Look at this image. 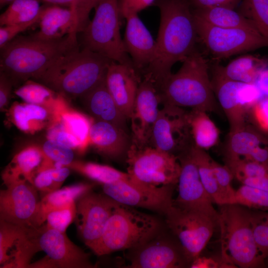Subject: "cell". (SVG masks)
I'll return each mask as SVG.
<instances>
[{
    "label": "cell",
    "mask_w": 268,
    "mask_h": 268,
    "mask_svg": "<svg viewBox=\"0 0 268 268\" xmlns=\"http://www.w3.org/2000/svg\"><path fill=\"white\" fill-rule=\"evenodd\" d=\"M160 21L154 60L145 69V77L158 89L171 72L172 66L196 50L198 40L196 23L185 0H159Z\"/></svg>",
    "instance_id": "6da1fadb"
},
{
    "label": "cell",
    "mask_w": 268,
    "mask_h": 268,
    "mask_svg": "<svg viewBox=\"0 0 268 268\" xmlns=\"http://www.w3.org/2000/svg\"><path fill=\"white\" fill-rule=\"evenodd\" d=\"M77 32L53 40L32 35L16 36L0 48V71L14 85L32 79L37 81L61 58L79 48Z\"/></svg>",
    "instance_id": "7a4b0ae2"
},
{
    "label": "cell",
    "mask_w": 268,
    "mask_h": 268,
    "mask_svg": "<svg viewBox=\"0 0 268 268\" xmlns=\"http://www.w3.org/2000/svg\"><path fill=\"white\" fill-rule=\"evenodd\" d=\"M182 63L179 70L170 74L157 89L162 103L219 113L205 57L196 50Z\"/></svg>",
    "instance_id": "3957f363"
},
{
    "label": "cell",
    "mask_w": 268,
    "mask_h": 268,
    "mask_svg": "<svg viewBox=\"0 0 268 268\" xmlns=\"http://www.w3.org/2000/svg\"><path fill=\"white\" fill-rule=\"evenodd\" d=\"M109 59L87 49L73 50L58 60L36 81L65 97H80L106 77Z\"/></svg>",
    "instance_id": "277c9868"
},
{
    "label": "cell",
    "mask_w": 268,
    "mask_h": 268,
    "mask_svg": "<svg viewBox=\"0 0 268 268\" xmlns=\"http://www.w3.org/2000/svg\"><path fill=\"white\" fill-rule=\"evenodd\" d=\"M219 206L218 225L223 266L242 268L264 266L265 260L259 252L254 236L251 211L238 204Z\"/></svg>",
    "instance_id": "5b68a950"
},
{
    "label": "cell",
    "mask_w": 268,
    "mask_h": 268,
    "mask_svg": "<svg viewBox=\"0 0 268 268\" xmlns=\"http://www.w3.org/2000/svg\"><path fill=\"white\" fill-rule=\"evenodd\" d=\"M160 229V223L154 217L118 202L92 251L103 256L129 250L156 237Z\"/></svg>",
    "instance_id": "8992f818"
},
{
    "label": "cell",
    "mask_w": 268,
    "mask_h": 268,
    "mask_svg": "<svg viewBox=\"0 0 268 268\" xmlns=\"http://www.w3.org/2000/svg\"><path fill=\"white\" fill-rule=\"evenodd\" d=\"M82 33L83 48L117 63L134 67L120 31L119 0H99Z\"/></svg>",
    "instance_id": "52a82bcc"
},
{
    "label": "cell",
    "mask_w": 268,
    "mask_h": 268,
    "mask_svg": "<svg viewBox=\"0 0 268 268\" xmlns=\"http://www.w3.org/2000/svg\"><path fill=\"white\" fill-rule=\"evenodd\" d=\"M126 162L127 173L140 184L160 187L178 183L181 166L178 156L174 154L132 143Z\"/></svg>",
    "instance_id": "ba28073f"
},
{
    "label": "cell",
    "mask_w": 268,
    "mask_h": 268,
    "mask_svg": "<svg viewBox=\"0 0 268 268\" xmlns=\"http://www.w3.org/2000/svg\"><path fill=\"white\" fill-rule=\"evenodd\" d=\"M165 217L167 226L177 239L190 266L210 240L217 224L203 213L173 203Z\"/></svg>",
    "instance_id": "9c48e42d"
},
{
    "label": "cell",
    "mask_w": 268,
    "mask_h": 268,
    "mask_svg": "<svg viewBox=\"0 0 268 268\" xmlns=\"http://www.w3.org/2000/svg\"><path fill=\"white\" fill-rule=\"evenodd\" d=\"M193 14L198 39L214 59L227 58L237 54L268 47V40L258 31L215 26Z\"/></svg>",
    "instance_id": "30bf717a"
},
{
    "label": "cell",
    "mask_w": 268,
    "mask_h": 268,
    "mask_svg": "<svg viewBox=\"0 0 268 268\" xmlns=\"http://www.w3.org/2000/svg\"><path fill=\"white\" fill-rule=\"evenodd\" d=\"M163 104L152 128L148 146L178 156L193 144L189 111Z\"/></svg>",
    "instance_id": "8fae6325"
},
{
    "label": "cell",
    "mask_w": 268,
    "mask_h": 268,
    "mask_svg": "<svg viewBox=\"0 0 268 268\" xmlns=\"http://www.w3.org/2000/svg\"><path fill=\"white\" fill-rule=\"evenodd\" d=\"M40 251L46 254L43 259L30 264L28 268H92L90 256L74 244L62 232L48 227L46 224L36 229Z\"/></svg>",
    "instance_id": "7c38bea8"
},
{
    "label": "cell",
    "mask_w": 268,
    "mask_h": 268,
    "mask_svg": "<svg viewBox=\"0 0 268 268\" xmlns=\"http://www.w3.org/2000/svg\"><path fill=\"white\" fill-rule=\"evenodd\" d=\"M0 192V219L29 228L38 227L40 201L38 191L25 179L3 182Z\"/></svg>",
    "instance_id": "4fadbf2b"
},
{
    "label": "cell",
    "mask_w": 268,
    "mask_h": 268,
    "mask_svg": "<svg viewBox=\"0 0 268 268\" xmlns=\"http://www.w3.org/2000/svg\"><path fill=\"white\" fill-rule=\"evenodd\" d=\"M211 82L217 101L229 123V131L248 124L250 112L264 96L254 83L212 76Z\"/></svg>",
    "instance_id": "5bb4252c"
},
{
    "label": "cell",
    "mask_w": 268,
    "mask_h": 268,
    "mask_svg": "<svg viewBox=\"0 0 268 268\" xmlns=\"http://www.w3.org/2000/svg\"><path fill=\"white\" fill-rule=\"evenodd\" d=\"M173 187L144 185L132 177L102 185L104 194L119 203L149 209L164 215L173 205Z\"/></svg>",
    "instance_id": "9a60e30c"
},
{
    "label": "cell",
    "mask_w": 268,
    "mask_h": 268,
    "mask_svg": "<svg viewBox=\"0 0 268 268\" xmlns=\"http://www.w3.org/2000/svg\"><path fill=\"white\" fill-rule=\"evenodd\" d=\"M92 190L77 200L75 219L81 240L92 251L118 202L105 194H97Z\"/></svg>",
    "instance_id": "2e32d148"
},
{
    "label": "cell",
    "mask_w": 268,
    "mask_h": 268,
    "mask_svg": "<svg viewBox=\"0 0 268 268\" xmlns=\"http://www.w3.org/2000/svg\"><path fill=\"white\" fill-rule=\"evenodd\" d=\"M190 149L178 156L181 170L178 181V195L173 200V204L182 208L203 213L218 225V211L214 208V202L201 180Z\"/></svg>",
    "instance_id": "e0dca14e"
},
{
    "label": "cell",
    "mask_w": 268,
    "mask_h": 268,
    "mask_svg": "<svg viewBox=\"0 0 268 268\" xmlns=\"http://www.w3.org/2000/svg\"><path fill=\"white\" fill-rule=\"evenodd\" d=\"M163 105L154 83L144 77L139 83L129 119L133 144L139 147L149 145L152 128Z\"/></svg>",
    "instance_id": "ac0fdd59"
},
{
    "label": "cell",
    "mask_w": 268,
    "mask_h": 268,
    "mask_svg": "<svg viewBox=\"0 0 268 268\" xmlns=\"http://www.w3.org/2000/svg\"><path fill=\"white\" fill-rule=\"evenodd\" d=\"M130 268H181L190 266L178 243L158 236L127 255Z\"/></svg>",
    "instance_id": "d6986e66"
},
{
    "label": "cell",
    "mask_w": 268,
    "mask_h": 268,
    "mask_svg": "<svg viewBox=\"0 0 268 268\" xmlns=\"http://www.w3.org/2000/svg\"><path fill=\"white\" fill-rule=\"evenodd\" d=\"M105 81L119 109L129 119L140 82L137 71L133 66L112 61Z\"/></svg>",
    "instance_id": "ffe728a7"
},
{
    "label": "cell",
    "mask_w": 268,
    "mask_h": 268,
    "mask_svg": "<svg viewBox=\"0 0 268 268\" xmlns=\"http://www.w3.org/2000/svg\"><path fill=\"white\" fill-rule=\"evenodd\" d=\"M125 18L127 24L123 40L126 51L130 55L137 71L146 69L155 58L156 41L137 13L130 14Z\"/></svg>",
    "instance_id": "44dd1931"
},
{
    "label": "cell",
    "mask_w": 268,
    "mask_h": 268,
    "mask_svg": "<svg viewBox=\"0 0 268 268\" xmlns=\"http://www.w3.org/2000/svg\"><path fill=\"white\" fill-rule=\"evenodd\" d=\"M89 143L102 155L119 160L127 157L132 139L127 131L112 123L93 119Z\"/></svg>",
    "instance_id": "7402d4cb"
},
{
    "label": "cell",
    "mask_w": 268,
    "mask_h": 268,
    "mask_svg": "<svg viewBox=\"0 0 268 268\" xmlns=\"http://www.w3.org/2000/svg\"><path fill=\"white\" fill-rule=\"evenodd\" d=\"M105 78L80 98L92 119L112 123L127 131L128 119L109 92Z\"/></svg>",
    "instance_id": "603a6c76"
},
{
    "label": "cell",
    "mask_w": 268,
    "mask_h": 268,
    "mask_svg": "<svg viewBox=\"0 0 268 268\" xmlns=\"http://www.w3.org/2000/svg\"><path fill=\"white\" fill-rule=\"evenodd\" d=\"M38 23L39 30L32 35L40 39L58 40L73 32L78 33L75 12L57 5L42 7Z\"/></svg>",
    "instance_id": "cb8c5ba5"
},
{
    "label": "cell",
    "mask_w": 268,
    "mask_h": 268,
    "mask_svg": "<svg viewBox=\"0 0 268 268\" xmlns=\"http://www.w3.org/2000/svg\"><path fill=\"white\" fill-rule=\"evenodd\" d=\"M11 122L20 130L33 134L48 127L60 116L44 106L24 103H14L9 109Z\"/></svg>",
    "instance_id": "d4e9b609"
},
{
    "label": "cell",
    "mask_w": 268,
    "mask_h": 268,
    "mask_svg": "<svg viewBox=\"0 0 268 268\" xmlns=\"http://www.w3.org/2000/svg\"><path fill=\"white\" fill-rule=\"evenodd\" d=\"M268 66V60L251 55L239 57L225 66H214L212 76L232 81L254 83L260 71Z\"/></svg>",
    "instance_id": "484cf974"
},
{
    "label": "cell",
    "mask_w": 268,
    "mask_h": 268,
    "mask_svg": "<svg viewBox=\"0 0 268 268\" xmlns=\"http://www.w3.org/2000/svg\"><path fill=\"white\" fill-rule=\"evenodd\" d=\"M268 142V137L248 123L241 128L229 131L224 159H247L257 147Z\"/></svg>",
    "instance_id": "4316f807"
},
{
    "label": "cell",
    "mask_w": 268,
    "mask_h": 268,
    "mask_svg": "<svg viewBox=\"0 0 268 268\" xmlns=\"http://www.w3.org/2000/svg\"><path fill=\"white\" fill-rule=\"evenodd\" d=\"M43 155L39 145H30L17 152L2 174L3 182L25 179L33 185L34 175L41 165Z\"/></svg>",
    "instance_id": "83f0119b"
},
{
    "label": "cell",
    "mask_w": 268,
    "mask_h": 268,
    "mask_svg": "<svg viewBox=\"0 0 268 268\" xmlns=\"http://www.w3.org/2000/svg\"><path fill=\"white\" fill-rule=\"evenodd\" d=\"M14 92L25 102L44 106L57 114L68 107L64 96L32 79L23 83Z\"/></svg>",
    "instance_id": "f1b7e54d"
},
{
    "label": "cell",
    "mask_w": 268,
    "mask_h": 268,
    "mask_svg": "<svg viewBox=\"0 0 268 268\" xmlns=\"http://www.w3.org/2000/svg\"><path fill=\"white\" fill-rule=\"evenodd\" d=\"M95 184L80 183L60 189L48 194L41 199L38 220V226L46 221L47 214L51 210L76 201L86 193L92 190Z\"/></svg>",
    "instance_id": "f546056e"
},
{
    "label": "cell",
    "mask_w": 268,
    "mask_h": 268,
    "mask_svg": "<svg viewBox=\"0 0 268 268\" xmlns=\"http://www.w3.org/2000/svg\"><path fill=\"white\" fill-rule=\"evenodd\" d=\"M207 112L199 110L189 111V121L193 144L205 150L218 142L219 131Z\"/></svg>",
    "instance_id": "4dcf8cb0"
},
{
    "label": "cell",
    "mask_w": 268,
    "mask_h": 268,
    "mask_svg": "<svg viewBox=\"0 0 268 268\" xmlns=\"http://www.w3.org/2000/svg\"><path fill=\"white\" fill-rule=\"evenodd\" d=\"M193 13L215 26L258 31L251 20L234 9L223 7L197 8Z\"/></svg>",
    "instance_id": "1f68e13d"
},
{
    "label": "cell",
    "mask_w": 268,
    "mask_h": 268,
    "mask_svg": "<svg viewBox=\"0 0 268 268\" xmlns=\"http://www.w3.org/2000/svg\"><path fill=\"white\" fill-rule=\"evenodd\" d=\"M189 151L206 192L214 203L219 205H223L222 199L212 167V158L206 150L197 147L194 144Z\"/></svg>",
    "instance_id": "d6a6232c"
},
{
    "label": "cell",
    "mask_w": 268,
    "mask_h": 268,
    "mask_svg": "<svg viewBox=\"0 0 268 268\" xmlns=\"http://www.w3.org/2000/svg\"><path fill=\"white\" fill-rule=\"evenodd\" d=\"M66 167L102 185L131 178L128 173L122 172L108 165L91 162L73 160Z\"/></svg>",
    "instance_id": "836d02e7"
},
{
    "label": "cell",
    "mask_w": 268,
    "mask_h": 268,
    "mask_svg": "<svg viewBox=\"0 0 268 268\" xmlns=\"http://www.w3.org/2000/svg\"><path fill=\"white\" fill-rule=\"evenodd\" d=\"M41 9L37 0H14L0 14V26L32 21L38 16Z\"/></svg>",
    "instance_id": "e575fe53"
},
{
    "label": "cell",
    "mask_w": 268,
    "mask_h": 268,
    "mask_svg": "<svg viewBox=\"0 0 268 268\" xmlns=\"http://www.w3.org/2000/svg\"><path fill=\"white\" fill-rule=\"evenodd\" d=\"M59 120L66 129L80 141L86 149L90 145L89 133L93 119L68 106L60 113Z\"/></svg>",
    "instance_id": "d590c367"
},
{
    "label": "cell",
    "mask_w": 268,
    "mask_h": 268,
    "mask_svg": "<svg viewBox=\"0 0 268 268\" xmlns=\"http://www.w3.org/2000/svg\"><path fill=\"white\" fill-rule=\"evenodd\" d=\"M39 146L43 160L37 171L66 166L74 160L73 150L55 140L47 138Z\"/></svg>",
    "instance_id": "8d00e7d4"
},
{
    "label": "cell",
    "mask_w": 268,
    "mask_h": 268,
    "mask_svg": "<svg viewBox=\"0 0 268 268\" xmlns=\"http://www.w3.org/2000/svg\"><path fill=\"white\" fill-rule=\"evenodd\" d=\"M70 169L66 166L37 171L33 180V185L38 192L45 195L60 189L69 176Z\"/></svg>",
    "instance_id": "74e56055"
},
{
    "label": "cell",
    "mask_w": 268,
    "mask_h": 268,
    "mask_svg": "<svg viewBox=\"0 0 268 268\" xmlns=\"http://www.w3.org/2000/svg\"><path fill=\"white\" fill-rule=\"evenodd\" d=\"M239 12L268 40V0H242Z\"/></svg>",
    "instance_id": "f35d334b"
},
{
    "label": "cell",
    "mask_w": 268,
    "mask_h": 268,
    "mask_svg": "<svg viewBox=\"0 0 268 268\" xmlns=\"http://www.w3.org/2000/svg\"><path fill=\"white\" fill-rule=\"evenodd\" d=\"M27 228L0 219V264L2 268L11 260L10 250Z\"/></svg>",
    "instance_id": "ab89813d"
},
{
    "label": "cell",
    "mask_w": 268,
    "mask_h": 268,
    "mask_svg": "<svg viewBox=\"0 0 268 268\" xmlns=\"http://www.w3.org/2000/svg\"><path fill=\"white\" fill-rule=\"evenodd\" d=\"M225 165L239 181L245 178H253L268 175V166L243 158L224 159Z\"/></svg>",
    "instance_id": "60d3db41"
},
{
    "label": "cell",
    "mask_w": 268,
    "mask_h": 268,
    "mask_svg": "<svg viewBox=\"0 0 268 268\" xmlns=\"http://www.w3.org/2000/svg\"><path fill=\"white\" fill-rule=\"evenodd\" d=\"M231 204L249 208L268 210V191L243 185L236 191Z\"/></svg>",
    "instance_id": "b9f144b4"
},
{
    "label": "cell",
    "mask_w": 268,
    "mask_h": 268,
    "mask_svg": "<svg viewBox=\"0 0 268 268\" xmlns=\"http://www.w3.org/2000/svg\"><path fill=\"white\" fill-rule=\"evenodd\" d=\"M75 201L50 211L47 215L46 225L49 228L66 232L67 228L75 219Z\"/></svg>",
    "instance_id": "7bdbcfd3"
},
{
    "label": "cell",
    "mask_w": 268,
    "mask_h": 268,
    "mask_svg": "<svg viewBox=\"0 0 268 268\" xmlns=\"http://www.w3.org/2000/svg\"><path fill=\"white\" fill-rule=\"evenodd\" d=\"M55 5H65L73 10L76 15L78 32H82L90 22L91 10L97 5L99 0H42Z\"/></svg>",
    "instance_id": "ee69618b"
},
{
    "label": "cell",
    "mask_w": 268,
    "mask_h": 268,
    "mask_svg": "<svg viewBox=\"0 0 268 268\" xmlns=\"http://www.w3.org/2000/svg\"><path fill=\"white\" fill-rule=\"evenodd\" d=\"M251 221L258 249L265 260L268 256V212L251 211Z\"/></svg>",
    "instance_id": "f6af8a7d"
},
{
    "label": "cell",
    "mask_w": 268,
    "mask_h": 268,
    "mask_svg": "<svg viewBox=\"0 0 268 268\" xmlns=\"http://www.w3.org/2000/svg\"><path fill=\"white\" fill-rule=\"evenodd\" d=\"M212 167L223 201V204H231L236 191L232 188L231 181L234 178L229 169L214 161L211 162Z\"/></svg>",
    "instance_id": "bcb514c9"
},
{
    "label": "cell",
    "mask_w": 268,
    "mask_h": 268,
    "mask_svg": "<svg viewBox=\"0 0 268 268\" xmlns=\"http://www.w3.org/2000/svg\"><path fill=\"white\" fill-rule=\"evenodd\" d=\"M47 137L80 153L86 150L80 141L64 126L59 118L47 128Z\"/></svg>",
    "instance_id": "7dc6e473"
},
{
    "label": "cell",
    "mask_w": 268,
    "mask_h": 268,
    "mask_svg": "<svg viewBox=\"0 0 268 268\" xmlns=\"http://www.w3.org/2000/svg\"><path fill=\"white\" fill-rule=\"evenodd\" d=\"M250 119L259 129L268 133V97H264L253 106Z\"/></svg>",
    "instance_id": "c3c4849f"
},
{
    "label": "cell",
    "mask_w": 268,
    "mask_h": 268,
    "mask_svg": "<svg viewBox=\"0 0 268 268\" xmlns=\"http://www.w3.org/2000/svg\"><path fill=\"white\" fill-rule=\"evenodd\" d=\"M41 13V11L38 16L32 21L14 25L0 26V48H2L14 39L19 33L38 23L40 19Z\"/></svg>",
    "instance_id": "681fc988"
},
{
    "label": "cell",
    "mask_w": 268,
    "mask_h": 268,
    "mask_svg": "<svg viewBox=\"0 0 268 268\" xmlns=\"http://www.w3.org/2000/svg\"><path fill=\"white\" fill-rule=\"evenodd\" d=\"M14 84L4 73L0 71V108L3 111L7 106Z\"/></svg>",
    "instance_id": "f907efd6"
},
{
    "label": "cell",
    "mask_w": 268,
    "mask_h": 268,
    "mask_svg": "<svg viewBox=\"0 0 268 268\" xmlns=\"http://www.w3.org/2000/svg\"><path fill=\"white\" fill-rule=\"evenodd\" d=\"M242 0H192L197 8L223 7L234 9Z\"/></svg>",
    "instance_id": "816d5d0a"
},
{
    "label": "cell",
    "mask_w": 268,
    "mask_h": 268,
    "mask_svg": "<svg viewBox=\"0 0 268 268\" xmlns=\"http://www.w3.org/2000/svg\"><path fill=\"white\" fill-rule=\"evenodd\" d=\"M239 181L243 185L268 191V175L258 177L245 178Z\"/></svg>",
    "instance_id": "f5cc1de1"
},
{
    "label": "cell",
    "mask_w": 268,
    "mask_h": 268,
    "mask_svg": "<svg viewBox=\"0 0 268 268\" xmlns=\"http://www.w3.org/2000/svg\"><path fill=\"white\" fill-rule=\"evenodd\" d=\"M254 84L264 97H268V66L261 70L258 74Z\"/></svg>",
    "instance_id": "db71d44e"
},
{
    "label": "cell",
    "mask_w": 268,
    "mask_h": 268,
    "mask_svg": "<svg viewBox=\"0 0 268 268\" xmlns=\"http://www.w3.org/2000/svg\"><path fill=\"white\" fill-rule=\"evenodd\" d=\"M138 0H119L121 15L125 18L132 14L133 9Z\"/></svg>",
    "instance_id": "11a10c76"
},
{
    "label": "cell",
    "mask_w": 268,
    "mask_h": 268,
    "mask_svg": "<svg viewBox=\"0 0 268 268\" xmlns=\"http://www.w3.org/2000/svg\"><path fill=\"white\" fill-rule=\"evenodd\" d=\"M219 265L214 261L206 258H200V256L191 264V268H217Z\"/></svg>",
    "instance_id": "9f6ffc18"
},
{
    "label": "cell",
    "mask_w": 268,
    "mask_h": 268,
    "mask_svg": "<svg viewBox=\"0 0 268 268\" xmlns=\"http://www.w3.org/2000/svg\"><path fill=\"white\" fill-rule=\"evenodd\" d=\"M154 1L155 0H138L133 9L132 13H138L152 5Z\"/></svg>",
    "instance_id": "6f0895ef"
},
{
    "label": "cell",
    "mask_w": 268,
    "mask_h": 268,
    "mask_svg": "<svg viewBox=\"0 0 268 268\" xmlns=\"http://www.w3.org/2000/svg\"><path fill=\"white\" fill-rule=\"evenodd\" d=\"M14 0H0V6H3L5 4H10Z\"/></svg>",
    "instance_id": "680465c9"
},
{
    "label": "cell",
    "mask_w": 268,
    "mask_h": 268,
    "mask_svg": "<svg viewBox=\"0 0 268 268\" xmlns=\"http://www.w3.org/2000/svg\"><path fill=\"white\" fill-rule=\"evenodd\" d=\"M267 259H268V257H267ZM267 258H266V259H267Z\"/></svg>",
    "instance_id": "91938a15"
}]
</instances>
